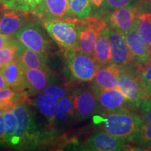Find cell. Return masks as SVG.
I'll use <instances>...</instances> for the list:
<instances>
[{
	"label": "cell",
	"instance_id": "obj_5",
	"mask_svg": "<svg viewBox=\"0 0 151 151\" xmlns=\"http://www.w3.org/2000/svg\"><path fill=\"white\" fill-rule=\"evenodd\" d=\"M67 61L72 76L82 82L92 81L100 67L93 56L78 49L67 50Z\"/></svg>",
	"mask_w": 151,
	"mask_h": 151
},
{
	"label": "cell",
	"instance_id": "obj_10",
	"mask_svg": "<svg viewBox=\"0 0 151 151\" xmlns=\"http://www.w3.org/2000/svg\"><path fill=\"white\" fill-rule=\"evenodd\" d=\"M109 38L111 63L118 67L134 64L130 54L124 35L109 28Z\"/></svg>",
	"mask_w": 151,
	"mask_h": 151
},
{
	"label": "cell",
	"instance_id": "obj_21",
	"mask_svg": "<svg viewBox=\"0 0 151 151\" xmlns=\"http://www.w3.org/2000/svg\"><path fill=\"white\" fill-rule=\"evenodd\" d=\"M17 62L23 69H48L45 60L41 55L21 44Z\"/></svg>",
	"mask_w": 151,
	"mask_h": 151
},
{
	"label": "cell",
	"instance_id": "obj_36",
	"mask_svg": "<svg viewBox=\"0 0 151 151\" xmlns=\"http://www.w3.org/2000/svg\"><path fill=\"white\" fill-rule=\"evenodd\" d=\"M7 87H8V86H7L6 82L4 76L2 71H1V69H0V90L5 88H7Z\"/></svg>",
	"mask_w": 151,
	"mask_h": 151
},
{
	"label": "cell",
	"instance_id": "obj_37",
	"mask_svg": "<svg viewBox=\"0 0 151 151\" xmlns=\"http://www.w3.org/2000/svg\"><path fill=\"white\" fill-rule=\"evenodd\" d=\"M6 9H7L6 7L2 3L0 2V18H1V16H2V14H4V11Z\"/></svg>",
	"mask_w": 151,
	"mask_h": 151
},
{
	"label": "cell",
	"instance_id": "obj_20",
	"mask_svg": "<svg viewBox=\"0 0 151 151\" xmlns=\"http://www.w3.org/2000/svg\"><path fill=\"white\" fill-rule=\"evenodd\" d=\"M24 25V18L16 11L4 12L0 18V34L14 37Z\"/></svg>",
	"mask_w": 151,
	"mask_h": 151
},
{
	"label": "cell",
	"instance_id": "obj_22",
	"mask_svg": "<svg viewBox=\"0 0 151 151\" xmlns=\"http://www.w3.org/2000/svg\"><path fill=\"white\" fill-rule=\"evenodd\" d=\"M60 100L44 93L39 94L35 99V105L41 113L49 120L53 121L59 106Z\"/></svg>",
	"mask_w": 151,
	"mask_h": 151
},
{
	"label": "cell",
	"instance_id": "obj_12",
	"mask_svg": "<svg viewBox=\"0 0 151 151\" xmlns=\"http://www.w3.org/2000/svg\"><path fill=\"white\" fill-rule=\"evenodd\" d=\"M32 14L45 20H63L70 17L68 0H42Z\"/></svg>",
	"mask_w": 151,
	"mask_h": 151
},
{
	"label": "cell",
	"instance_id": "obj_31",
	"mask_svg": "<svg viewBox=\"0 0 151 151\" xmlns=\"http://www.w3.org/2000/svg\"><path fill=\"white\" fill-rule=\"evenodd\" d=\"M136 0H106L104 14L107 11H114L124 6H134Z\"/></svg>",
	"mask_w": 151,
	"mask_h": 151
},
{
	"label": "cell",
	"instance_id": "obj_14",
	"mask_svg": "<svg viewBox=\"0 0 151 151\" xmlns=\"http://www.w3.org/2000/svg\"><path fill=\"white\" fill-rule=\"evenodd\" d=\"M134 63L141 68L151 62V50L134 29L124 35Z\"/></svg>",
	"mask_w": 151,
	"mask_h": 151
},
{
	"label": "cell",
	"instance_id": "obj_24",
	"mask_svg": "<svg viewBox=\"0 0 151 151\" xmlns=\"http://www.w3.org/2000/svg\"><path fill=\"white\" fill-rule=\"evenodd\" d=\"M5 124L6 143L11 146H16V132L18 121L13 110L5 111L3 112Z\"/></svg>",
	"mask_w": 151,
	"mask_h": 151
},
{
	"label": "cell",
	"instance_id": "obj_7",
	"mask_svg": "<svg viewBox=\"0 0 151 151\" xmlns=\"http://www.w3.org/2000/svg\"><path fill=\"white\" fill-rule=\"evenodd\" d=\"M14 37L46 61L49 48L48 41L42 29L37 24H29L23 26Z\"/></svg>",
	"mask_w": 151,
	"mask_h": 151
},
{
	"label": "cell",
	"instance_id": "obj_29",
	"mask_svg": "<svg viewBox=\"0 0 151 151\" xmlns=\"http://www.w3.org/2000/svg\"><path fill=\"white\" fill-rule=\"evenodd\" d=\"M18 92H15L12 88H5L0 90V111L13 110L17 101Z\"/></svg>",
	"mask_w": 151,
	"mask_h": 151
},
{
	"label": "cell",
	"instance_id": "obj_38",
	"mask_svg": "<svg viewBox=\"0 0 151 151\" xmlns=\"http://www.w3.org/2000/svg\"><path fill=\"white\" fill-rule=\"evenodd\" d=\"M68 1H71V0H68Z\"/></svg>",
	"mask_w": 151,
	"mask_h": 151
},
{
	"label": "cell",
	"instance_id": "obj_13",
	"mask_svg": "<svg viewBox=\"0 0 151 151\" xmlns=\"http://www.w3.org/2000/svg\"><path fill=\"white\" fill-rule=\"evenodd\" d=\"M127 141L107 133L99 132L92 134L87 141V148L94 151H116L125 148Z\"/></svg>",
	"mask_w": 151,
	"mask_h": 151
},
{
	"label": "cell",
	"instance_id": "obj_3",
	"mask_svg": "<svg viewBox=\"0 0 151 151\" xmlns=\"http://www.w3.org/2000/svg\"><path fill=\"white\" fill-rule=\"evenodd\" d=\"M120 67L119 90L134 104L137 108H139L143 100L146 98V90L141 76V67L135 64Z\"/></svg>",
	"mask_w": 151,
	"mask_h": 151
},
{
	"label": "cell",
	"instance_id": "obj_19",
	"mask_svg": "<svg viewBox=\"0 0 151 151\" xmlns=\"http://www.w3.org/2000/svg\"><path fill=\"white\" fill-rule=\"evenodd\" d=\"M23 69V68H22ZM29 88L35 92H42L52 82L48 69H23Z\"/></svg>",
	"mask_w": 151,
	"mask_h": 151
},
{
	"label": "cell",
	"instance_id": "obj_28",
	"mask_svg": "<svg viewBox=\"0 0 151 151\" xmlns=\"http://www.w3.org/2000/svg\"><path fill=\"white\" fill-rule=\"evenodd\" d=\"M22 43L14 41L0 50V69L11 62L17 61Z\"/></svg>",
	"mask_w": 151,
	"mask_h": 151
},
{
	"label": "cell",
	"instance_id": "obj_23",
	"mask_svg": "<svg viewBox=\"0 0 151 151\" xmlns=\"http://www.w3.org/2000/svg\"><path fill=\"white\" fill-rule=\"evenodd\" d=\"M134 30L151 50V12L141 11Z\"/></svg>",
	"mask_w": 151,
	"mask_h": 151
},
{
	"label": "cell",
	"instance_id": "obj_1",
	"mask_svg": "<svg viewBox=\"0 0 151 151\" xmlns=\"http://www.w3.org/2000/svg\"><path fill=\"white\" fill-rule=\"evenodd\" d=\"M100 126L104 131L120 139L133 143H138L140 135L142 118L130 109L105 113L99 118Z\"/></svg>",
	"mask_w": 151,
	"mask_h": 151
},
{
	"label": "cell",
	"instance_id": "obj_30",
	"mask_svg": "<svg viewBox=\"0 0 151 151\" xmlns=\"http://www.w3.org/2000/svg\"><path fill=\"white\" fill-rule=\"evenodd\" d=\"M141 76L146 90V98H151V62L141 68Z\"/></svg>",
	"mask_w": 151,
	"mask_h": 151
},
{
	"label": "cell",
	"instance_id": "obj_11",
	"mask_svg": "<svg viewBox=\"0 0 151 151\" xmlns=\"http://www.w3.org/2000/svg\"><path fill=\"white\" fill-rule=\"evenodd\" d=\"M73 104L75 115L81 120L96 115L101 109L93 90H85L78 92L73 97Z\"/></svg>",
	"mask_w": 151,
	"mask_h": 151
},
{
	"label": "cell",
	"instance_id": "obj_9",
	"mask_svg": "<svg viewBox=\"0 0 151 151\" xmlns=\"http://www.w3.org/2000/svg\"><path fill=\"white\" fill-rule=\"evenodd\" d=\"M92 90L97 96L101 108L104 113L137 108L131 100H129L119 88L113 89H99L92 88Z\"/></svg>",
	"mask_w": 151,
	"mask_h": 151
},
{
	"label": "cell",
	"instance_id": "obj_4",
	"mask_svg": "<svg viewBox=\"0 0 151 151\" xmlns=\"http://www.w3.org/2000/svg\"><path fill=\"white\" fill-rule=\"evenodd\" d=\"M18 121L16 132V146L32 144L37 140L39 133L35 115L29 106L20 101L13 109Z\"/></svg>",
	"mask_w": 151,
	"mask_h": 151
},
{
	"label": "cell",
	"instance_id": "obj_17",
	"mask_svg": "<svg viewBox=\"0 0 151 151\" xmlns=\"http://www.w3.org/2000/svg\"><path fill=\"white\" fill-rule=\"evenodd\" d=\"M93 57L100 67L111 63L109 27L107 26L98 35Z\"/></svg>",
	"mask_w": 151,
	"mask_h": 151
},
{
	"label": "cell",
	"instance_id": "obj_33",
	"mask_svg": "<svg viewBox=\"0 0 151 151\" xmlns=\"http://www.w3.org/2000/svg\"><path fill=\"white\" fill-rule=\"evenodd\" d=\"M106 0H90L92 12L95 14L96 17L104 14V5Z\"/></svg>",
	"mask_w": 151,
	"mask_h": 151
},
{
	"label": "cell",
	"instance_id": "obj_16",
	"mask_svg": "<svg viewBox=\"0 0 151 151\" xmlns=\"http://www.w3.org/2000/svg\"><path fill=\"white\" fill-rule=\"evenodd\" d=\"M7 86L16 92H23L29 88L24 70L17 61L11 62L1 69Z\"/></svg>",
	"mask_w": 151,
	"mask_h": 151
},
{
	"label": "cell",
	"instance_id": "obj_8",
	"mask_svg": "<svg viewBox=\"0 0 151 151\" xmlns=\"http://www.w3.org/2000/svg\"><path fill=\"white\" fill-rule=\"evenodd\" d=\"M141 9L134 6H124L113 11L107 17L109 27L123 35L134 29Z\"/></svg>",
	"mask_w": 151,
	"mask_h": 151
},
{
	"label": "cell",
	"instance_id": "obj_15",
	"mask_svg": "<svg viewBox=\"0 0 151 151\" xmlns=\"http://www.w3.org/2000/svg\"><path fill=\"white\" fill-rule=\"evenodd\" d=\"M120 72V67L112 63L101 66L92 79V87L99 89L118 88V78Z\"/></svg>",
	"mask_w": 151,
	"mask_h": 151
},
{
	"label": "cell",
	"instance_id": "obj_2",
	"mask_svg": "<svg viewBox=\"0 0 151 151\" xmlns=\"http://www.w3.org/2000/svg\"><path fill=\"white\" fill-rule=\"evenodd\" d=\"M43 27L52 39L66 50L78 49L79 39L78 18L44 20Z\"/></svg>",
	"mask_w": 151,
	"mask_h": 151
},
{
	"label": "cell",
	"instance_id": "obj_35",
	"mask_svg": "<svg viewBox=\"0 0 151 151\" xmlns=\"http://www.w3.org/2000/svg\"><path fill=\"white\" fill-rule=\"evenodd\" d=\"M14 41V39H11L9 36L0 34V50L1 48H4L5 46H8L9 44H10Z\"/></svg>",
	"mask_w": 151,
	"mask_h": 151
},
{
	"label": "cell",
	"instance_id": "obj_18",
	"mask_svg": "<svg viewBox=\"0 0 151 151\" xmlns=\"http://www.w3.org/2000/svg\"><path fill=\"white\" fill-rule=\"evenodd\" d=\"M139 107L142 124L137 144L151 147V98H145Z\"/></svg>",
	"mask_w": 151,
	"mask_h": 151
},
{
	"label": "cell",
	"instance_id": "obj_27",
	"mask_svg": "<svg viewBox=\"0 0 151 151\" xmlns=\"http://www.w3.org/2000/svg\"><path fill=\"white\" fill-rule=\"evenodd\" d=\"M42 0H0L7 9L33 13Z\"/></svg>",
	"mask_w": 151,
	"mask_h": 151
},
{
	"label": "cell",
	"instance_id": "obj_26",
	"mask_svg": "<svg viewBox=\"0 0 151 151\" xmlns=\"http://www.w3.org/2000/svg\"><path fill=\"white\" fill-rule=\"evenodd\" d=\"M70 16L78 19L91 16L92 6L90 0H71L69 1Z\"/></svg>",
	"mask_w": 151,
	"mask_h": 151
},
{
	"label": "cell",
	"instance_id": "obj_6",
	"mask_svg": "<svg viewBox=\"0 0 151 151\" xmlns=\"http://www.w3.org/2000/svg\"><path fill=\"white\" fill-rule=\"evenodd\" d=\"M79 39L78 50L93 56L98 35L106 27V22L98 17L78 19Z\"/></svg>",
	"mask_w": 151,
	"mask_h": 151
},
{
	"label": "cell",
	"instance_id": "obj_34",
	"mask_svg": "<svg viewBox=\"0 0 151 151\" xmlns=\"http://www.w3.org/2000/svg\"><path fill=\"white\" fill-rule=\"evenodd\" d=\"M4 143H6L4 120L3 112L0 111V144H3Z\"/></svg>",
	"mask_w": 151,
	"mask_h": 151
},
{
	"label": "cell",
	"instance_id": "obj_25",
	"mask_svg": "<svg viewBox=\"0 0 151 151\" xmlns=\"http://www.w3.org/2000/svg\"><path fill=\"white\" fill-rule=\"evenodd\" d=\"M74 115L73 98L65 96L60 100L59 106L53 122L65 123L67 121L71 120Z\"/></svg>",
	"mask_w": 151,
	"mask_h": 151
},
{
	"label": "cell",
	"instance_id": "obj_32",
	"mask_svg": "<svg viewBox=\"0 0 151 151\" xmlns=\"http://www.w3.org/2000/svg\"><path fill=\"white\" fill-rule=\"evenodd\" d=\"M46 95L50 96L55 99L60 100L65 96H67V92L65 89L59 86H54V85H49L42 91Z\"/></svg>",
	"mask_w": 151,
	"mask_h": 151
}]
</instances>
